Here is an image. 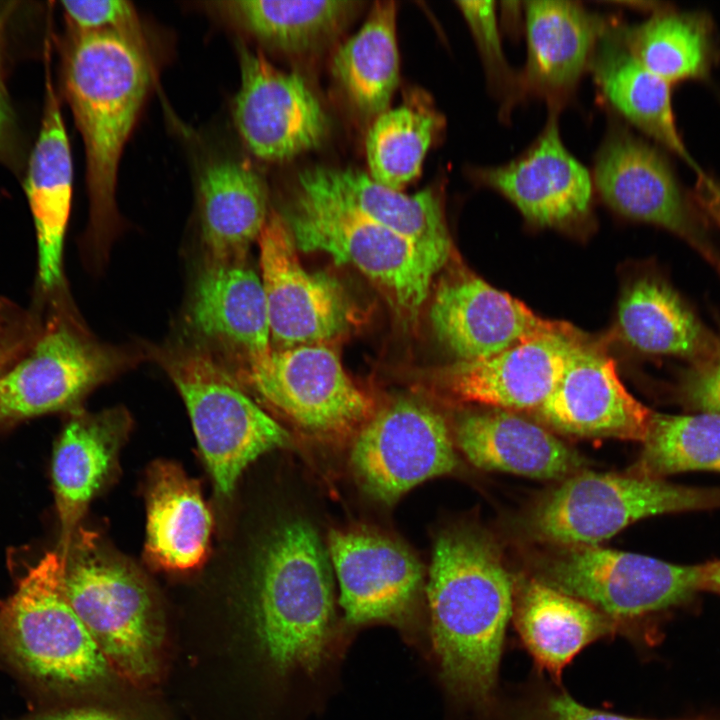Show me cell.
I'll return each mask as SVG.
<instances>
[{"instance_id": "6da1fadb", "label": "cell", "mask_w": 720, "mask_h": 720, "mask_svg": "<svg viewBox=\"0 0 720 720\" xmlns=\"http://www.w3.org/2000/svg\"><path fill=\"white\" fill-rule=\"evenodd\" d=\"M434 653L446 687L478 708L490 705L514 583L496 542L477 528L442 533L426 586Z\"/></svg>"}, {"instance_id": "7a4b0ae2", "label": "cell", "mask_w": 720, "mask_h": 720, "mask_svg": "<svg viewBox=\"0 0 720 720\" xmlns=\"http://www.w3.org/2000/svg\"><path fill=\"white\" fill-rule=\"evenodd\" d=\"M63 83L85 147L89 230L104 251L118 218L121 154L151 83L142 40L120 33L78 34L65 56Z\"/></svg>"}, {"instance_id": "3957f363", "label": "cell", "mask_w": 720, "mask_h": 720, "mask_svg": "<svg viewBox=\"0 0 720 720\" xmlns=\"http://www.w3.org/2000/svg\"><path fill=\"white\" fill-rule=\"evenodd\" d=\"M329 557L303 521L280 526L264 545L254 578L260 646L281 672L314 674L330 654L334 598Z\"/></svg>"}, {"instance_id": "277c9868", "label": "cell", "mask_w": 720, "mask_h": 720, "mask_svg": "<svg viewBox=\"0 0 720 720\" xmlns=\"http://www.w3.org/2000/svg\"><path fill=\"white\" fill-rule=\"evenodd\" d=\"M280 214L298 249L353 266L383 290L404 323L417 319L434 274L412 242L341 201L307 169Z\"/></svg>"}, {"instance_id": "5b68a950", "label": "cell", "mask_w": 720, "mask_h": 720, "mask_svg": "<svg viewBox=\"0 0 720 720\" xmlns=\"http://www.w3.org/2000/svg\"><path fill=\"white\" fill-rule=\"evenodd\" d=\"M65 557L46 553L0 601V660L38 689L101 678L107 661L67 600Z\"/></svg>"}, {"instance_id": "8992f818", "label": "cell", "mask_w": 720, "mask_h": 720, "mask_svg": "<svg viewBox=\"0 0 720 720\" xmlns=\"http://www.w3.org/2000/svg\"><path fill=\"white\" fill-rule=\"evenodd\" d=\"M156 359L180 393L201 455L220 496H230L244 470L290 436L242 390L208 351L166 349Z\"/></svg>"}, {"instance_id": "52a82bcc", "label": "cell", "mask_w": 720, "mask_h": 720, "mask_svg": "<svg viewBox=\"0 0 720 720\" xmlns=\"http://www.w3.org/2000/svg\"><path fill=\"white\" fill-rule=\"evenodd\" d=\"M720 506V489L692 488L635 473L580 471L547 493L528 518L538 540L593 546L640 519Z\"/></svg>"}, {"instance_id": "ba28073f", "label": "cell", "mask_w": 720, "mask_h": 720, "mask_svg": "<svg viewBox=\"0 0 720 720\" xmlns=\"http://www.w3.org/2000/svg\"><path fill=\"white\" fill-rule=\"evenodd\" d=\"M77 538L65 555L67 600L107 664L142 679L152 671L155 646L149 593L126 564L98 551L88 535Z\"/></svg>"}, {"instance_id": "9c48e42d", "label": "cell", "mask_w": 720, "mask_h": 720, "mask_svg": "<svg viewBox=\"0 0 720 720\" xmlns=\"http://www.w3.org/2000/svg\"><path fill=\"white\" fill-rule=\"evenodd\" d=\"M238 376L268 406L315 436L346 437L373 415L372 400L323 343L271 348L242 363Z\"/></svg>"}, {"instance_id": "30bf717a", "label": "cell", "mask_w": 720, "mask_h": 720, "mask_svg": "<svg viewBox=\"0 0 720 720\" xmlns=\"http://www.w3.org/2000/svg\"><path fill=\"white\" fill-rule=\"evenodd\" d=\"M537 579L624 620L687 601L701 590V565H676L598 545L572 546L547 558Z\"/></svg>"}, {"instance_id": "8fae6325", "label": "cell", "mask_w": 720, "mask_h": 720, "mask_svg": "<svg viewBox=\"0 0 720 720\" xmlns=\"http://www.w3.org/2000/svg\"><path fill=\"white\" fill-rule=\"evenodd\" d=\"M132 360L54 314L30 351L0 380V424L71 409Z\"/></svg>"}, {"instance_id": "7c38bea8", "label": "cell", "mask_w": 720, "mask_h": 720, "mask_svg": "<svg viewBox=\"0 0 720 720\" xmlns=\"http://www.w3.org/2000/svg\"><path fill=\"white\" fill-rule=\"evenodd\" d=\"M592 179L603 201L618 214L659 226L718 264L693 195L684 190L658 147L614 125L596 154Z\"/></svg>"}, {"instance_id": "4fadbf2b", "label": "cell", "mask_w": 720, "mask_h": 720, "mask_svg": "<svg viewBox=\"0 0 720 720\" xmlns=\"http://www.w3.org/2000/svg\"><path fill=\"white\" fill-rule=\"evenodd\" d=\"M350 453L366 492L392 503L414 486L452 472L455 443L440 413L414 400H398L357 431Z\"/></svg>"}, {"instance_id": "5bb4252c", "label": "cell", "mask_w": 720, "mask_h": 720, "mask_svg": "<svg viewBox=\"0 0 720 720\" xmlns=\"http://www.w3.org/2000/svg\"><path fill=\"white\" fill-rule=\"evenodd\" d=\"M241 83L233 119L257 158L283 162L317 148L329 119L306 79L273 66L260 52L239 46Z\"/></svg>"}, {"instance_id": "9a60e30c", "label": "cell", "mask_w": 720, "mask_h": 720, "mask_svg": "<svg viewBox=\"0 0 720 720\" xmlns=\"http://www.w3.org/2000/svg\"><path fill=\"white\" fill-rule=\"evenodd\" d=\"M271 342L277 348L323 343L343 332L351 306L336 279L301 264L289 227L270 211L258 238Z\"/></svg>"}, {"instance_id": "2e32d148", "label": "cell", "mask_w": 720, "mask_h": 720, "mask_svg": "<svg viewBox=\"0 0 720 720\" xmlns=\"http://www.w3.org/2000/svg\"><path fill=\"white\" fill-rule=\"evenodd\" d=\"M559 112L550 109L544 129L519 157L470 173L477 184L502 194L528 222L541 227L578 224L592 209L593 179L565 147Z\"/></svg>"}, {"instance_id": "e0dca14e", "label": "cell", "mask_w": 720, "mask_h": 720, "mask_svg": "<svg viewBox=\"0 0 720 720\" xmlns=\"http://www.w3.org/2000/svg\"><path fill=\"white\" fill-rule=\"evenodd\" d=\"M433 330L457 360L490 357L534 337L572 329L544 319L472 274L444 280L430 309Z\"/></svg>"}, {"instance_id": "ac0fdd59", "label": "cell", "mask_w": 720, "mask_h": 720, "mask_svg": "<svg viewBox=\"0 0 720 720\" xmlns=\"http://www.w3.org/2000/svg\"><path fill=\"white\" fill-rule=\"evenodd\" d=\"M536 412L561 433L641 442L653 415L626 389L614 360L583 341L572 351L561 378Z\"/></svg>"}, {"instance_id": "d6986e66", "label": "cell", "mask_w": 720, "mask_h": 720, "mask_svg": "<svg viewBox=\"0 0 720 720\" xmlns=\"http://www.w3.org/2000/svg\"><path fill=\"white\" fill-rule=\"evenodd\" d=\"M328 557L347 621L400 623L408 616L421 591L423 571L405 546L371 532L335 530L329 535Z\"/></svg>"}, {"instance_id": "ffe728a7", "label": "cell", "mask_w": 720, "mask_h": 720, "mask_svg": "<svg viewBox=\"0 0 720 720\" xmlns=\"http://www.w3.org/2000/svg\"><path fill=\"white\" fill-rule=\"evenodd\" d=\"M574 328L543 334L487 358L456 360L438 373L456 398L510 411L537 410L579 342Z\"/></svg>"}, {"instance_id": "44dd1931", "label": "cell", "mask_w": 720, "mask_h": 720, "mask_svg": "<svg viewBox=\"0 0 720 720\" xmlns=\"http://www.w3.org/2000/svg\"><path fill=\"white\" fill-rule=\"evenodd\" d=\"M523 8L527 41V61L520 74L523 92L560 110L590 67L610 25L575 1H526Z\"/></svg>"}, {"instance_id": "7402d4cb", "label": "cell", "mask_w": 720, "mask_h": 720, "mask_svg": "<svg viewBox=\"0 0 720 720\" xmlns=\"http://www.w3.org/2000/svg\"><path fill=\"white\" fill-rule=\"evenodd\" d=\"M454 443L475 467L543 480H563L585 460L543 425L515 411L490 408L457 422Z\"/></svg>"}, {"instance_id": "603a6c76", "label": "cell", "mask_w": 720, "mask_h": 720, "mask_svg": "<svg viewBox=\"0 0 720 720\" xmlns=\"http://www.w3.org/2000/svg\"><path fill=\"white\" fill-rule=\"evenodd\" d=\"M189 320L201 337L241 363L272 348L261 278L244 260L205 264L193 289Z\"/></svg>"}, {"instance_id": "cb8c5ba5", "label": "cell", "mask_w": 720, "mask_h": 720, "mask_svg": "<svg viewBox=\"0 0 720 720\" xmlns=\"http://www.w3.org/2000/svg\"><path fill=\"white\" fill-rule=\"evenodd\" d=\"M128 416L120 409L75 415L55 445L51 474L65 556L88 504L111 476Z\"/></svg>"}, {"instance_id": "d4e9b609", "label": "cell", "mask_w": 720, "mask_h": 720, "mask_svg": "<svg viewBox=\"0 0 720 720\" xmlns=\"http://www.w3.org/2000/svg\"><path fill=\"white\" fill-rule=\"evenodd\" d=\"M72 181L68 135L57 99L49 86L39 135L28 160L24 182L36 229L39 279L46 290L56 288L62 280Z\"/></svg>"}, {"instance_id": "484cf974", "label": "cell", "mask_w": 720, "mask_h": 720, "mask_svg": "<svg viewBox=\"0 0 720 720\" xmlns=\"http://www.w3.org/2000/svg\"><path fill=\"white\" fill-rule=\"evenodd\" d=\"M310 175L341 201L412 242L435 275L448 261L451 238L442 200L432 188L408 195L356 168L312 167Z\"/></svg>"}, {"instance_id": "4316f807", "label": "cell", "mask_w": 720, "mask_h": 720, "mask_svg": "<svg viewBox=\"0 0 720 720\" xmlns=\"http://www.w3.org/2000/svg\"><path fill=\"white\" fill-rule=\"evenodd\" d=\"M145 557L156 568L186 571L206 559L212 516L199 484L169 461L154 463L146 493Z\"/></svg>"}, {"instance_id": "83f0119b", "label": "cell", "mask_w": 720, "mask_h": 720, "mask_svg": "<svg viewBox=\"0 0 720 720\" xmlns=\"http://www.w3.org/2000/svg\"><path fill=\"white\" fill-rule=\"evenodd\" d=\"M590 69L607 100L626 120L689 165L696 176L705 172L689 153L678 130L673 86L633 56L618 26L609 27L600 39Z\"/></svg>"}, {"instance_id": "f1b7e54d", "label": "cell", "mask_w": 720, "mask_h": 720, "mask_svg": "<svg viewBox=\"0 0 720 720\" xmlns=\"http://www.w3.org/2000/svg\"><path fill=\"white\" fill-rule=\"evenodd\" d=\"M198 200L207 262L244 260L270 213L263 178L244 163L212 161L201 171Z\"/></svg>"}, {"instance_id": "f546056e", "label": "cell", "mask_w": 720, "mask_h": 720, "mask_svg": "<svg viewBox=\"0 0 720 720\" xmlns=\"http://www.w3.org/2000/svg\"><path fill=\"white\" fill-rule=\"evenodd\" d=\"M513 614L536 664L556 679L580 650L613 629L608 616L539 579L523 584Z\"/></svg>"}, {"instance_id": "4dcf8cb0", "label": "cell", "mask_w": 720, "mask_h": 720, "mask_svg": "<svg viewBox=\"0 0 720 720\" xmlns=\"http://www.w3.org/2000/svg\"><path fill=\"white\" fill-rule=\"evenodd\" d=\"M617 317L624 340L643 353L694 363L708 357L718 343L674 288L656 275H642L628 284Z\"/></svg>"}, {"instance_id": "1f68e13d", "label": "cell", "mask_w": 720, "mask_h": 720, "mask_svg": "<svg viewBox=\"0 0 720 720\" xmlns=\"http://www.w3.org/2000/svg\"><path fill=\"white\" fill-rule=\"evenodd\" d=\"M211 8L263 45L308 54L333 43L361 10V1L228 0Z\"/></svg>"}, {"instance_id": "d6a6232c", "label": "cell", "mask_w": 720, "mask_h": 720, "mask_svg": "<svg viewBox=\"0 0 720 720\" xmlns=\"http://www.w3.org/2000/svg\"><path fill=\"white\" fill-rule=\"evenodd\" d=\"M618 30L633 56L672 86L710 80L720 60L715 25L703 11H682L663 3L644 22Z\"/></svg>"}, {"instance_id": "836d02e7", "label": "cell", "mask_w": 720, "mask_h": 720, "mask_svg": "<svg viewBox=\"0 0 720 720\" xmlns=\"http://www.w3.org/2000/svg\"><path fill=\"white\" fill-rule=\"evenodd\" d=\"M394 1L373 3L361 28L335 50L331 73L353 110L376 118L389 109L399 83Z\"/></svg>"}, {"instance_id": "e575fe53", "label": "cell", "mask_w": 720, "mask_h": 720, "mask_svg": "<svg viewBox=\"0 0 720 720\" xmlns=\"http://www.w3.org/2000/svg\"><path fill=\"white\" fill-rule=\"evenodd\" d=\"M443 119L427 105L405 103L378 115L368 130L365 152L377 183L402 191L421 173Z\"/></svg>"}, {"instance_id": "d590c367", "label": "cell", "mask_w": 720, "mask_h": 720, "mask_svg": "<svg viewBox=\"0 0 720 720\" xmlns=\"http://www.w3.org/2000/svg\"><path fill=\"white\" fill-rule=\"evenodd\" d=\"M692 470L720 472V413H654L639 460L638 475L661 478Z\"/></svg>"}, {"instance_id": "8d00e7d4", "label": "cell", "mask_w": 720, "mask_h": 720, "mask_svg": "<svg viewBox=\"0 0 720 720\" xmlns=\"http://www.w3.org/2000/svg\"><path fill=\"white\" fill-rule=\"evenodd\" d=\"M456 4L475 39L489 85L507 113L524 92L520 75L513 72L502 49L495 2L457 1Z\"/></svg>"}, {"instance_id": "74e56055", "label": "cell", "mask_w": 720, "mask_h": 720, "mask_svg": "<svg viewBox=\"0 0 720 720\" xmlns=\"http://www.w3.org/2000/svg\"><path fill=\"white\" fill-rule=\"evenodd\" d=\"M61 5L79 34L120 33L140 38L138 17L128 1H62Z\"/></svg>"}, {"instance_id": "f35d334b", "label": "cell", "mask_w": 720, "mask_h": 720, "mask_svg": "<svg viewBox=\"0 0 720 720\" xmlns=\"http://www.w3.org/2000/svg\"><path fill=\"white\" fill-rule=\"evenodd\" d=\"M43 325L35 312L0 299V380L30 351Z\"/></svg>"}, {"instance_id": "ab89813d", "label": "cell", "mask_w": 720, "mask_h": 720, "mask_svg": "<svg viewBox=\"0 0 720 720\" xmlns=\"http://www.w3.org/2000/svg\"><path fill=\"white\" fill-rule=\"evenodd\" d=\"M16 2H0V162L17 167L20 157L19 130L6 86L8 27Z\"/></svg>"}, {"instance_id": "60d3db41", "label": "cell", "mask_w": 720, "mask_h": 720, "mask_svg": "<svg viewBox=\"0 0 720 720\" xmlns=\"http://www.w3.org/2000/svg\"><path fill=\"white\" fill-rule=\"evenodd\" d=\"M679 393L700 412L720 413V338L713 352L694 362L681 377Z\"/></svg>"}, {"instance_id": "b9f144b4", "label": "cell", "mask_w": 720, "mask_h": 720, "mask_svg": "<svg viewBox=\"0 0 720 720\" xmlns=\"http://www.w3.org/2000/svg\"><path fill=\"white\" fill-rule=\"evenodd\" d=\"M527 720H651L591 709L581 705L565 693L545 695L530 711ZM684 720H716L697 718Z\"/></svg>"}, {"instance_id": "7bdbcfd3", "label": "cell", "mask_w": 720, "mask_h": 720, "mask_svg": "<svg viewBox=\"0 0 720 720\" xmlns=\"http://www.w3.org/2000/svg\"><path fill=\"white\" fill-rule=\"evenodd\" d=\"M692 195L701 210L713 221H720V180L707 173L697 176Z\"/></svg>"}, {"instance_id": "ee69618b", "label": "cell", "mask_w": 720, "mask_h": 720, "mask_svg": "<svg viewBox=\"0 0 720 720\" xmlns=\"http://www.w3.org/2000/svg\"><path fill=\"white\" fill-rule=\"evenodd\" d=\"M26 720H118L97 710H71L56 714L37 715Z\"/></svg>"}, {"instance_id": "f6af8a7d", "label": "cell", "mask_w": 720, "mask_h": 720, "mask_svg": "<svg viewBox=\"0 0 720 720\" xmlns=\"http://www.w3.org/2000/svg\"><path fill=\"white\" fill-rule=\"evenodd\" d=\"M700 589L720 594V560L701 565Z\"/></svg>"}, {"instance_id": "bcb514c9", "label": "cell", "mask_w": 720, "mask_h": 720, "mask_svg": "<svg viewBox=\"0 0 720 720\" xmlns=\"http://www.w3.org/2000/svg\"><path fill=\"white\" fill-rule=\"evenodd\" d=\"M714 222L720 227V221H719V220H716V221H714Z\"/></svg>"}]
</instances>
